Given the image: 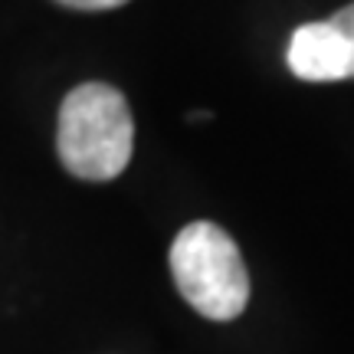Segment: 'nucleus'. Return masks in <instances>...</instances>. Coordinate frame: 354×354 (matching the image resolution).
<instances>
[{
    "mask_svg": "<svg viewBox=\"0 0 354 354\" xmlns=\"http://www.w3.org/2000/svg\"><path fill=\"white\" fill-rule=\"evenodd\" d=\"M171 276L177 292L197 315L210 322H233L250 305V272L240 246L210 220L187 223L171 243Z\"/></svg>",
    "mask_w": 354,
    "mask_h": 354,
    "instance_id": "nucleus-2",
    "label": "nucleus"
},
{
    "mask_svg": "<svg viewBox=\"0 0 354 354\" xmlns=\"http://www.w3.org/2000/svg\"><path fill=\"white\" fill-rule=\"evenodd\" d=\"M56 3L73 10H115V7H125L128 0H56Z\"/></svg>",
    "mask_w": 354,
    "mask_h": 354,
    "instance_id": "nucleus-4",
    "label": "nucleus"
},
{
    "mask_svg": "<svg viewBox=\"0 0 354 354\" xmlns=\"http://www.w3.org/2000/svg\"><path fill=\"white\" fill-rule=\"evenodd\" d=\"M331 24H335L344 33V37H348V43H351V50H354V3L342 7V10L331 17Z\"/></svg>",
    "mask_w": 354,
    "mask_h": 354,
    "instance_id": "nucleus-5",
    "label": "nucleus"
},
{
    "mask_svg": "<svg viewBox=\"0 0 354 354\" xmlns=\"http://www.w3.org/2000/svg\"><path fill=\"white\" fill-rule=\"evenodd\" d=\"M292 76L305 82H342L354 79V50L331 20L302 24L289 39L286 53Z\"/></svg>",
    "mask_w": 354,
    "mask_h": 354,
    "instance_id": "nucleus-3",
    "label": "nucleus"
},
{
    "mask_svg": "<svg viewBox=\"0 0 354 354\" xmlns=\"http://www.w3.org/2000/svg\"><path fill=\"white\" fill-rule=\"evenodd\" d=\"M59 161L79 180H115L135 151V118L109 82H82L59 105Z\"/></svg>",
    "mask_w": 354,
    "mask_h": 354,
    "instance_id": "nucleus-1",
    "label": "nucleus"
}]
</instances>
